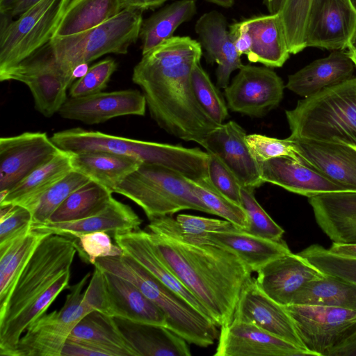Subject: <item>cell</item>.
Here are the masks:
<instances>
[{"label": "cell", "mask_w": 356, "mask_h": 356, "mask_svg": "<svg viewBox=\"0 0 356 356\" xmlns=\"http://www.w3.org/2000/svg\"><path fill=\"white\" fill-rule=\"evenodd\" d=\"M76 252V238L55 234L46 236L23 269L5 309L0 313V326L13 320L61 275L71 270Z\"/></svg>", "instance_id": "ba28073f"}, {"label": "cell", "mask_w": 356, "mask_h": 356, "mask_svg": "<svg viewBox=\"0 0 356 356\" xmlns=\"http://www.w3.org/2000/svg\"><path fill=\"white\" fill-rule=\"evenodd\" d=\"M70 276L71 270L65 272L43 294L16 317L0 326V355L12 356L28 326L44 314L58 296L68 287Z\"/></svg>", "instance_id": "8d00e7d4"}, {"label": "cell", "mask_w": 356, "mask_h": 356, "mask_svg": "<svg viewBox=\"0 0 356 356\" xmlns=\"http://www.w3.org/2000/svg\"><path fill=\"white\" fill-rule=\"evenodd\" d=\"M284 88L282 79L270 67L243 65L224 95L232 111L260 118L280 104Z\"/></svg>", "instance_id": "7c38bea8"}, {"label": "cell", "mask_w": 356, "mask_h": 356, "mask_svg": "<svg viewBox=\"0 0 356 356\" xmlns=\"http://www.w3.org/2000/svg\"><path fill=\"white\" fill-rule=\"evenodd\" d=\"M298 254L325 274L356 284V258L333 254L316 244L309 245Z\"/></svg>", "instance_id": "f6af8a7d"}, {"label": "cell", "mask_w": 356, "mask_h": 356, "mask_svg": "<svg viewBox=\"0 0 356 356\" xmlns=\"http://www.w3.org/2000/svg\"><path fill=\"white\" fill-rule=\"evenodd\" d=\"M73 170L112 191L142 163L138 158L105 151L72 153Z\"/></svg>", "instance_id": "d6a6232c"}, {"label": "cell", "mask_w": 356, "mask_h": 356, "mask_svg": "<svg viewBox=\"0 0 356 356\" xmlns=\"http://www.w3.org/2000/svg\"><path fill=\"white\" fill-rule=\"evenodd\" d=\"M122 9H135L144 11L162 6L168 0H120Z\"/></svg>", "instance_id": "680465c9"}, {"label": "cell", "mask_w": 356, "mask_h": 356, "mask_svg": "<svg viewBox=\"0 0 356 356\" xmlns=\"http://www.w3.org/2000/svg\"><path fill=\"white\" fill-rule=\"evenodd\" d=\"M247 143L257 162L272 158L288 156L301 163L295 143L289 138L278 139L265 135L253 134L246 136Z\"/></svg>", "instance_id": "c3c4849f"}, {"label": "cell", "mask_w": 356, "mask_h": 356, "mask_svg": "<svg viewBox=\"0 0 356 356\" xmlns=\"http://www.w3.org/2000/svg\"><path fill=\"white\" fill-rule=\"evenodd\" d=\"M142 220L127 204L113 197L108 204L95 214L85 218L61 222L31 224V229L72 238L94 232L124 234L138 229Z\"/></svg>", "instance_id": "7402d4cb"}, {"label": "cell", "mask_w": 356, "mask_h": 356, "mask_svg": "<svg viewBox=\"0 0 356 356\" xmlns=\"http://www.w3.org/2000/svg\"><path fill=\"white\" fill-rule=\"evenodd\" d=\"M355 26L356 9L350 0H313L306 47L343 50L348 47Z\"/></svg>", "instance_id": "5bb4252c"}, {"label": "cell", "mask_w": 356, "mask_h": 356, "mask_svg": "<svg viewBox=\"0 0 356 356\" xmlns=\"http://www.w3.org/2000/svg\"><path fill=\"white\" fill-rule=\"evenodd\" d=\"M293 140L302 163L349 191H356V149L339 143Z\"/></svg>", "instance_id": "ffe728a7"}, {"label": "cell", "mask_w": 356, "mask_h": 356, "mask_svg": "<svg viewBox=\"0 0 356 356\" xmlns=\"http://www.w3.org/2000/svg\"><path fill=\"white\" fill-rule=\"evenodd\" d=\"M77 324L61 309L44 314L28 326L12 356H61Z\"/></svg>", "instance_id": "484cf974"}, {"label": "cell", "mask_w": 356, "mask_h": 356, "mask_svg": "<svg viewBox=\"0 0 356 356\" xmlns=\"http://www.w3.org/2000/svg\"><path fill=\"white\" fill-rule=\"evenodd\" d=\"M245 130L234 121L222 123L210 131L201 146L216 155L233 172L241 185L254 190L264 181L257 161L246 141Z\"/></svg>", "instance_id": "2e32d148"}, {"label": "cell", "mask_w": 356, "mask_h": 356, "mask_svg": "<svg viewBox=\"0 0 356 356\" xmlns=\"http://www.w3.org/2000/svg\"><path fill=\"white\" fill-rule=\"evenodd\" d=\"M241 206L245 211L249 222L248 229L244 232L269 240H282L284 229L259 204L254 195V190L241 186Z\"/></svg>", "instance_id": "bcb514c9"}, {"label": "cell", "mask_w": 356, "mask_h": 356, "mask_svg": "<svg viewBox=\"0 0 356 356\" xmlns=\"http://www.w3.org/2000/svg\"><path fill=\"white\" fill-rule=\"evenodd\" d=\"M94 266L130 281L163 312L167 327L188 343L212 345L218 337L217 325L126 253L99 258Z\"/></svg>", "instance_id": "5b68a950"}, {"label": "cell", "mask_w": 356, "mask_h": 356, "mask_svg": "<svg viewBox=\"0 0 356 356\" xmlns=\"http://www.w3.org/2000/svg\"><path fill=\"white\" fill-rule=\"evenodd\" d=\"M159 256L207 309L218 327L234 318L252 271L233 252L215 244H195L149 232Z\"/></svg>", "instance_id": "7a4b0ae2"}, {"label": "cell", "mask_w": 356, "mask_h": 356, "mask_svg": "<svg viewBox=\"0 0 356 356\" xmlns=\"http://www.w3.org/2000/svg\"><path fill=\"white\" fill-rule=\"evenodd\" d=\"M208 178L224 196L241 206V185L229 168L215 154L209 153ZM242 207V206H241Z\"/></svg>", "instance_id": "816d5d0a"}, {"label": "cell", "mask_w": 356, "mask_h": 356, "mask_svg": "<svg viewBox=\"0 0 356 356\" xmlns=\"http://www.w3.org/2000/svg\"><path fill=\"white\" fill-rule=\"evenodd\" d=\"M61 152L46 133L0 138V193H6Z\"/></svg>", "instance_id": "4fadbf2b"}, {"label": "cell", "mask_w": 356, "mask_h": 356, "mask_svg": "<svg viewBox=\"0 0 356 356\" xmlns=\"http://www.w3.org/2000/svg\"><path fill=\"white\" fill-rule=\"evenodd\" d=\"M206 1L215 3L223 8H231L234 3V0H204Z\"/></svg>", "instance_id": "6125c7cd"}, {"label": "cell", "mask_w": 356, "mask_h": 356, "mask_svg": "<svg viewBox=\"0 0 356 356\" xmlns=\"http://www.w3.org/2000/svg\"><path fill=\"white\" fill-rule=\"evenodd\" d=\"M0 208V245L29 233L32 215L29 209L15 204Z\"/></svg>", "instance_id": "f907efd6"}, {"label": "cell", "mask_w": 356, "mask_h": 356, "mask_svg": "<svg viewBox=\"0 0 356 356\" xmlns=\"http://www.w3.org/2000/svg\"><path fill=\"white\" fill-rule=\"evenodd\" d=\"M137 356H191L187 341L162 325L113 317Z\"/></svg>", "instance_id": "83f0119b"}, {"label": "cell", "mask_w": 356, "mask_h": 356, "mask_svg": "<svg viewBox=\"0 0 356 356\" xmlns=\"http://www.w3.org/2000/svg\"><path fill=\"white\" fill-rule=\"evenodd\" d=\"M91 181L86 175L73 170L46 191L30 210L31 224L48 221L60 205L76 190Z\"/></svg>", "instance_id": "ab89813d"}, {"label": "cell", "mask_w": 356, "mask_h": 356, "mask_svg": "<svg viewBox=\"0 0 356 356\" xmlns=\"http://www.w3.org/2000/svg\"><path fill=\"white\" fill-rule=\"evenodd\" d=\"M313 0H285L278 13L291 54L306 48L305 33Z\"/></svg>", "instance_id": "7bdbcfd3"}, {"label": "cell", "mask_w": 356, "mask_h": 356, "mask_svg": "<svg viewBox=\"0 0 356 356\" xmlns=\"http://www.w3.org/2000/svg\"><path fill=\"white\" fill-rule=\"evenodd\" d=\"M113 193L136 203L149 220L187 209L211 214L194 193L189 178L159 165L142 163Z\"/></svg>", "instance_id": "8992f818"}, {"label": "cell", "mask_w": 356, "mask_h": 356, "mask_svg": "<svg viewBox=\"0 0 356 356\" xmlns=\"http://www.w3.org/2000/svg\"><path fill=\"white\" fill-rule=\"evenodd\" d=\"M190 181L194 193L211 214L223 218L243 231L248 229V218L244 209L216 190L208 177Z\"/></svg>", "instance_id": "60d3db41"}, {"label": "cell", "mask_w": 356, "mask_h": 356, "mask_svg": "<svg viewBox=\"0 0 356 356\" xmlns=\"http://www.w3.org/2000/svg\"><path fill=\"white\" fill-rule=\"evenodd\" d=\"M195 30L207 62L218 65V87L225 88L232 73L243 65L231 39L226 17L217 10L205 13L197 20Z\"/></svg>", "instance_id": "44dd1931"}, {"label": "cell", "mask_w": 356, "mask_h": 356, "mask_svg": "<svg viewBox=\"0 0 356 356\" xmlns=\"http://www.w3.org/2000/svg\"><path fill=\"white\" fill-rule=\"evenodd\" d=\"M68 339L95 347L108 356H137L114 318L97 311L86 315L72 330Z\"/></svg>", "instance_id": "836d02e7"}, {"label": "cell", "mask_w": 356, "mask_h": 356, "mask_svg": "<svg viewBox=\"0 0 356 356\" xmlns=\"http://www.w3.org/2000/svg\"><path fill=\"white\" fill-rule=\"evenodd\" d=\"M356 149V147H354Z\"/></svg>", "instance_id": "003e7915"}, {"label": "cell", "mask_w": 356, "mask_h": 356, "mask_svg": "<svg viewBox=\"0 0 356 356\" xmlns=\"http://www.w3.org/2000/svg\"><path fill=\"white\" fill-rule=\"evenodd\" d=\"M49 232L31 229L5 268L0 271V313L5 309L23 269Z\"/></svg>", "instance_id": "b9f144b4"}, {"label": "cell", "mask_w": 356, "mask_h": 356, "mask_svg": "<svg viewBox=\"0 0 356 356\" xmlns=\"http://www.w3.org/2000/svg\"><path fill=\"white\" fill-rule=\"evenodd\" d=\"M83 302L91 311L113 317L110 296L104 271L97 266L83 293Z\"/></svg>", "instance_id": "f5cc1de1"}, {"label": "cell", "mask_w": 356, "mask_h": 356, "mask_svg": "<svg viewBox=\"0 0 356 356\" xmlns=\"http://www.w3.org/2000/svg\"><path fill=\"white\" fill-rule=\"evenodd\" d=\"M285 0H263L270 14H275L280 11Z\"/></svg>", "instance_id": "94428289"}, {"label": "cell", "mask_w": 356, "mask_h": 356, "mask_svg": "<svg viewBox=\"0 0 356 356\" xmlns=\"http://www.w3.org/2000/svg\"><path fill=\"white\" fill-rule=\"evenodd\" d=\"M325 356H356V329L330 349Z\"/></svg>", "instance_id": "6f0895ef"}, {"label": "cell", "mask_w": 356, "mask_h": 356, "mask_svg": "<svg viewBox=\"0 0 356 356\" xmlns=\"http://www.w3.org/2000/svg\"><path fill=\"white\" fill-rule=\"evenodd\" d=\"M72 153L61 150L6 193H0V206L15 204L29 211L50 187L73 170Z\"/></svg>", "instance_id": "4dcf8cb0"}, {"label": "cell", "mask_w": 356, "mask_h": 356, "mask_svg": "<svg viewBox=\"0 0 356 356\" xmlns=\"http://www.w3.org/2000/svg\"><path fill=\"white\" fill-rule=\"evenodd\" d=\"M196 13L195 0H178L143 19L139 36L142 55L172 38L176 29Z\"/></svg>", "instance_id": "e575fe53"}, {"label": "cell", "mask_w": 356, "mask_h": 356, "mask_svg": "<svg viewBox=\"0 0 356 356\" xmlns=\"http://www.w3.org/2000/svg\"><path fill=\"white\" fill-rule=\"evenodd\" d=\"M316 223L333 243H356V191L309 197Z\"/></svg>", "instance_id": "cb8c5ba5"}, {"label": "cell", "mask_w": 356, "mask_h": 356, "mask_svg": "<svg viewBox=\"0 0 356 356\" xmlns=\"http://www.w3.org/2000/svg\"><path fill=\"white\" fill-rule=\"evenodd\" d=\"M229 32L238 53L241 56L248 55L251 49L252 40L245 19L229 26Z\"/></svg>", "instance_id": "db71d44e"}, {"label": "cell", "mask_w": 356, "mask_h": 356, "mask_svg": "<svg viewBox=\"0 0 356 356\" xmlns=\"http://www.w3.org/2000/svg\"><path fill=\"white\" fill-rule=\"evenodd\" d=\"M122 10L120 0H70L54 37L85 31L111 19Z\"/></svg>", "instance_id": "d590c367"}, {"label": "cell", "mask_w": 356, "mask_h": 356, "mask_svg": "<svg viewBox=\"0 0 356 356\" xmlns=\"http://www.w3.org/2000/svg\"><path fill=\"white\" fill-rule=\"evenodd\" d=\"M117 67V63L111 58L92 65L83 76L70 86V97H83L102 92L107 87Z\"/></svg>", "instance_id": "7dc6e473"}, {"label": "cell", "mask_w": 356, "mask_h": 356, "mask_svg": "<svg viewBox=\"0 0 356 356\" xmlns=\"http://www.w3.org/2000/svg\"><path fill=\"white\" fill-rule=\"evenodd\" d=\"M202 55L198 41L172 36L143 54L132 74L156 124L176 138L200 145L220 125L200 105L192 87L191 74Z\"/></svg>", "instance_id": "6da1fadb"}, {"label": "cell", "mask_w": 356, "mask_h": 356, "mask_svg": "<svg viewBox=\"0 0 356 356\" xmlns=\"http://www.w3.org/2000/svg\"><path fill=\"white\" fill-rule=\"evenodd\" d=\"M208 238L211 244L220 245L236 254L252 272H257L273 259L291 252L282 239L269 240L241 229L212 234Z\"/></svg>", "instance_id": "1f68e13d"}, {"label": "cell", "mask_w": 356, "mask_h": 356, "mask_svg": "<svg viewBox=\"0 0 356 356\" xmlns=\"http://www.w3.org/2000/svg\"><path fill=\"white\" fill-rule=\"evenodd\" d=\"M259 288L277 303L287 306L311 280L326 274L298 253L291 252L270 261L257 271Z\"/></svg>", "instance_id": "d6986e66"}, {"label": "cell", "mask_w": 356, "mask_h": 356, "mask_svg": "<svg viewBox=\"0 0 356 356\" xmlns=\"http://www.w3.org/2000/svg\"><path fill=\"white\" fill-rule=\"evenodd\" d=\"M348 53L356 67V51L348 50Z\"/></svg>", "instance_id": "e7e4bbea"}, {"label": "cell", "mask_w": 356, "mask_h": 356, "mask_svg": "<svg viewBox=\"0 0 356 356\" xmlns=\"http://www.w3.org/2000/svg\"><path fill=\"white\" fill-rule=\"evenodd\" d=\"M77 252L86 262L95 265L97 259L119 256L122 248L112 243L110 235L105 232H94L79 235L76 238Z\"/></svg>", "instance_id": "681fc988"}, {"label": "cell", "mask_w": 356, "mask_h": 356, "mask_svg": "<svg viewBox=\"0 0 356 356\" xmlns=\"http://www.w3.org/2000/svg\"><path fill=\"white\" fill-rule=\"evenodd\" d=\"M26 85L35 109L45 117L58 112L67 100V90L74 80L59 64L50 42L17 65L0 71V81Z\"/></svg>", "instance_id": "30bf717a"}, {"label": "cell", "mask_w": 356, "mask_h": 356, "mask_svg": "<svg viewBox=\"0 0 356 356\" xmlns=\"http://www.w3.org/2000/svg\"><path fill=\"white\" fill-rule=\"evenodd\" d=\"M348 50H353L356 51V26L352 38L350 40L349 45L348 47Z\"/></svg>", "instance_id": "be15d7a7"}, {"label": "cell", "mask_w": 356, "mask_h": 356, "mask_svg": "<svg viewBox=\"0 0 356 356\" xmlns=\"http://www.w3.org/2000/svg\"><path fill=\"white\" fill-rule=\"evenodd\" d=\"M353 5L354 6V7L356 9V0H350Z\"/></svg>", "instance_id": "03108f58"}, {"label": "cell", "mask_w": 356, "mask_h": 356, "mask_svg": "<svg viewBox=\"0 0 356 356\" xmlns=\"http://www.w3.org/2000/svg\"><path fill=\"white\" fill-rule=\"evenodd\" d=\"M61 356H108L102 350L85 343L67 339L61 352Z\"/></svg>", "instance_id": "11a10c76"}, {"label": "cell", "mask_w": 356, "mask_h": 356, "mask_svg": "<svg viewBox=\"0 0 356 356\" xmlns=\"http://www.w3.org/2000/svg\"><path fill=\"white\" fill-rule=\"evenodd\" d=\"M285 113L289 139L356 147V76L299 100Z\"/></svg>", "instance_id": "277c9868"}, {"label": "cell", "mask_w": 356, "mask_h": 356, "mask_svg": "<svg viewBox=\"0 0 356 356\" xmlns=\"http://www.w3.org/2000/svg\"><path fill=\"white\" fill-rule=\"evenodd\" d=\"M291 305L356 309V284L326 274L307 283L296 293Z\"/></svg>", "instance_id": "74e56055"}, {"label": "cell", "mask_w": 356, "mask_h": 356, "mask_svg": "<svg viewBox=\"0 0 356 356\" xmlns=\"http://www.w3.org/2000/svg\"><path fill=\"white\" fill-rule=\"evenodd\" d=\"M191 83L195 97L209 116L218 124L227 118V106L209 76L197 63L191 74Z\"/></svg>", "instance_id": "ee69618b"}, {"label": "cell", "mask_w": 356, "mask_h": 356, "mask_svg": "<svg viewBox=\"0 0 356 356\" xmlns=\"http://www.w3.org/2000/svg\"><path fill=\"white\" fill-rule=\"evenodd\" d=\"M51 138L59 149L73 154L109 152L166 167L191 179L208 177L209 154L200 148L131 139L79 127L56 132Z\"/></svg>", "instance_id": "3957f363"}, {"label": "cell", "mask_w": 356, "mask_h": 356, "mask_svg": "<svg viewBox=\"0 0 356 356\" xmlns=\"http://www.w3.org/2000/svg\"><path fill=\"white\" fill-rule=\"evenodd\" d=\"M355 67L348 52L336 50L289 75L286 88L305 98L353 77Z\"/></svg>", "instance_id": "4316f807"}, {"label": "cell", "mask_w": 356, "mask_h": 356, "mask_svg": "<svg viewBox=\"0 0 356 356\" xmlns=\"http://www.w3.org/2000/svg\"><path fill=\"white\" fill-rule=\"evenodd\" d=\"M112 193L109 188L91 180L72 193L47 222L76 220L95 214L108 204Z\"/></svg>", "instance_id": "f35d334b"}, {"label": "cell", "mask_w": 356, "mask_h": 356, "mask_svg": "<svg viewBox=\"0 0 356 356\" xmlns=\"http://www.w3.org/2000/svg\"><path fill=\"white\" fill-rule=\"evenodd\" d=\"M264 181L310 197L337 191H349L320 172L288 156L258 162Z\"/></svg>", "instance_id": "603a6c76"}, {"label": "cell", "mask_w": 356, "mask_h": 356, "mask_svg": "<svg viewBox=\"0 0 356 356\" xmlns=\"http://www.w3.org/2000/svg\"><path fill=\"white\" fill-rule=\"evenodd\" d=\"M143 21V11L123 9L97 26L68 36L54 37L49 42L61 67L74 78V69L81 63L108 54H126L139 38Z\"/></svg>", "instance_id": "52a82bcc"}, {"label": "cell", "mask_w": 356, "mask_h": 356, "mask_svg": "<svg viewBox=\"0 0 356 356\" xmlns=\"http://www.w3.org/2000/svg\"><path fill=\"white\" fill-rule=\"evenodd\" d=\"M146 107L143 92L128 89L67 98L58 113L67 120L95 124L119 116H143Z\"/></svg>", "instance_id": "e0dca14e"}, {"label": "cell", "mask_w": 356, "mask_h": 356, "mask_svg": "<svg viewBox=\"0 0 356 356\" xmlns=\"http://www.w3.org/2000/svg\"><path fill=\"white\" fill-rule=\"evenodd\" d=\"M104 273L113 317L167 327L166 318L163 312L136 286L116 275L106 271Z\"/></svg>", "instance_id": "f546056e"}, {"label": "cell", "mask_w": 356, "mask_h": 356, "mask_svg": "<svg viewBox=\"0 0 356 356\" xmlns=\"http://www.w3.org/2000/svg\"><path fill=\"white\" fill-rule=\"evenodd\" d=\"M42 0H0V14L10 18L19 17Z\"/></svg>", "instance_id": "9f6ffc18"}, {"label": "cell", "mask_w": 356, "mask_h": 356, "mask_svg": "<svg viewBox=\"0 0 356 356\" xmlns=\"http://www.w3.org/2000/svg\"><path fill=\"white\" fill-rule=\"evenodd\" d=\"M233 320L254 324L309 351L304 346L285 306L268 297L259 288L254 277L245 283L240 293Z\"/></svg>", "instance_id": "9a60e30c"}, {"label": "cell", "mask_w": 356, "mask_h": 356, "mask_svg": "<svg viewBox=\"0 0 356 356\" xmlns=\"http://www.w3.org/2000/svg\"><path fill=\"white\" fill-rule=\"evenodd\" d=\"M113 237L115 243L122 248L124 253L131 257L161 282L209 317L205 307L161 258L150 238L149 231L138 229L124 234H117Z\"/></svg>", "instance_id": "d4e9b609"}, {"label": "cell", "mask_w": 356, "mask_h": 356, "mask_svg": "<svg viewBox=\"0 0 356 356\" xmlns=\"http://www.w3.org/2000/svg\"><path fill=\"white\" fill-rule=\"evenodd\" d=\"M70 0H42L17 17L1 15L0 71L26 59L53 38Z\"/></svg>", "instance_id": "9c48e42d"}, {"label": "cell", "mask_w": 356, "mask_h": 356, "mask_svg": "<svg viewBox=\"0 0 356 356\" xmlns=\"http://www.w3.org/2000/svg\"><path fill=\"white\" fill-rule=\"evenodd\" d=\"M220 328L215 356L312 355L252 323L232 320Z\"/></svg>", "instance_id": "ac0fdd59"}, {"label": "cell", "mask_w": 356, "mask_h": 356, "mask_svg": "<svg viewBox=\"0 0 356 356\" xmlns=\"http://www.w3.org/2000/svg\"><path fill=\"white\" fill-rule=\"evenodd\" d=\"M285 307L304 346L314 356H325L356 329V309L307 305Z\"/></svg>", "instance_id": "8fae6325"}, {"label": "cell", "mask_w": 356, "mask_h": 356, "mask_svg": "<svg viewBox=\"0 0 356 356\" xmlns=\"http://www.w3.org/2000/svg\"><path fill=\"white\" fill-rule=\"evenodd\" d=\"M328 250L335 254L356 258V243H332Z\"/></svg>", "instance_id": "91938a15"}, {"label": "cell", "mask_w": 356, "mask_h": 356, "mask_svg": "<svg viewBox=\"0 0 356 356\" xmlns=\"http://www.w3.org/2000/svg\"><path fill=\"white\" fill-rule=\"evenodd\" d=\"M252 40L247 58L268 67H280L290 55L279 13L253 16L245 19Z\"/></svg>", "instance_id": "f1b7e54d"}]
</instances>
